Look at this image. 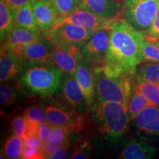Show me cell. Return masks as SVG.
I'll list each match as a JSON object with an SVG mask.
<instances>
[{
	"label": "cell",
	"instance_id": "cell-1",
	"mask_svg": "<svg viewBox=\"0 0 159 159\" xmlns=\"http://www.w3.org/2000/svg\"><path fill=\"white\" fill-rule=\"evenodd\" d=\"M110 40L102 69L107 76H134L142 62V43L147 35L137 30L122 18L115 20L110 28Z\"/></svg>",
	"mask_w": 159,
	"mask_h": 159
},
{
	"label": "cell",
	"instance_id": "cell-2",
	"mask_svg": "<svg viewBox=\"0 0 159 159\" xmlns=\"http://www.w3.org/2000/svg\"><path fill=\"white\" fill-rule=\"evenodd\" d=\"M94 116L100 134L113 142L122 138L130 122L128 105L114 101H99L95 105Z\"/></svg>",
	"mask_w": 159,
	"mask_h": 159
},
{
	"label": "cell",
	"instance_id": "cell-3",
	"mask_svg": "<svg viewBox=\"0 0 159 159\" xmlns=\"http://www.w3.org/2000/svg\"><path fill=\"white\" fill-rule=\"evenodd\" d=\"M63 74L52 64L30 66L20 77V84L32 94L47 97L59 90Z\"/></svg>",
	"mask_w": 159,
	"mask_h": 159
},
{
	"label": "cell",
	"instance_id": "cell-4",
	"mask_svg": "<svg viewBox=\"0 0 159 159\" xmlns=\"http://www.w3.org/2000/svg\"><path fill=\"white\" fill-rule=\"evenodd\" d=\"M95 83V95L99 101H114L128 105L133 92L131 77H111L107 76L102 68L93 69Z\"/></svg>",
	"mask_w": 159,
	"mask_h": 159
},
{
	"label": "cell",
	"instance_id": "cell-5",
	"mask_svg": "<svg viewBox=\"0 0 159 159\" xmlns=\"http://www.w3.org/2000/svg\"><path fill=\"white\" fill-rule=\"evenodd\" d=\"M158 7L159 0H123L122 18L147 35Z\"/></svg>",
	"mask_w": 159,
	"mask_h": 159
},
{
	"label": "cell",
	"instance_id": "cell-6",
	"mask_svg": "<svg viewBox=\"0 0 159 159\" xmlns=\"http://www.w3.org/2000/svg\"><path fill=\"white\" fill-rule=\"evenodd\" d=\"M95 33L80 25L71 23L56 25L44 33L45 39L53 46H77L81 47Z\"/></svg>",
	"mask_w": 159,
	"mask_h": 159
},
{
	"label": "cell",
	"instance_id": "cell-7",
	"mask_svg": "<svg viewBox=\"0 0 159 159\" xmlns=\"http://www.w3.org/2000/svg\"><path fill=\"white\" fill-rule=\"evenodd\" d=\"M47 122L52 126H65L73 133L80 132L85 125L82 115L72 106L61 103H50L44 107Z\"/></svg>",
	"mask_w": 159,
	"mask_h": 159
},
{
	"label": "cell",
	"instance_id": "cell-8",
	"mask_svg": "<svg viewBox=\"0 0 159 159\" xmlns=\"http://www.w3.org/2000/svg\"><path fill=\"white\" fill-rule=\"evenodd\" d=\"M110 32L108 30H98L80 47L83 61L91 69L102 68L108 52Z\"/></svg>",
	"mask_w": 159,
	"mask_h": 159
},
{
	"label": "cell",
	"instance_id": "cell-9",
	"mask_svg": "<svg viewBox=\"0 0 159 159\" xmlns=\"http://www.w3.org/2000/svg\"><path fill=\"white\" fill-rule=\"evenodd\" d=\"M136 136L148 141L159 140V106L150 105L141 111L131 121Z\"/></svg>",
	"mask_w": 159,
	"mask_h": 159
},
{
	"label": "cell",
	"instance_id": "cell-10",
	"mask_svg": "<svg viewBox=\"0 0 159 159\" xmlns=\"http://www.w3.org/2000/svg\"><path fill=\"white\" fill-rule=\"evenodd\" d=\"M43 40L29 44L12 48L10 52L19 57L24 66L52 64L53 45L49 41Z\"/></svg>",
	"mask_w": 159,
	"mask_h": 159
},
{
	"label": "cell",
	"instance_id": "cell-11",
	"mask_svg": "<svg viewBox=\"0 0 159 159\" xmlns=\"http://www.w3.org/2000/svg\"><path fill=\"white\" fill-rule=\"evenodd\" d=\"M52 64L66 76L75 75L77 66L83 57L81 49L77 46H53Z\"/></svg>",
	"mask_w": 159,
	"mask_h": 159
},
{
	"label": "cell",
	"instance_id": "cell-12",
	"mask_svg": "<svg viewBox=\"0 0 159 159\" xmlns=\"http://www.w3.org/2000/svg\"><path fill=\"white\" fill-rule=\"evenodd\" d=\"M115 20L99 16L91 12L78 8L65 17H60L56 25L71 23L80 25L95 32L101 30H108Z\"/></svg>",
	"mask_w": 159,
	"mask_h": 159
},
{
	"label": "cell",
	"instance_id": "cell-13",
	"mask_svg": "<svg viewBox=\"0 0 159 159\" xmlns=\"http://www.w3.org/2000/svg\"><path fill=\"white\" fill-rule=\"evenodd\" d=\"M79 8L99 16L116 20L122 18L123 2L121 0H79Z\"/></svg>",
	"mask_w": 159,
	"mask_h": 159
},
{
	"label": "cell",
	"instance_id": "cell-14",
	"mask_svg": "<svg viewBox=\"0 0 159 159\" xmlns=\"http://www.w3.org/2000/svg\"><path fill=\"white\" fill-rule=\"evenodd\" d=\"M41 40H42L41 33L14 25L1 41V51H9L14 47H21Z\"/></svg>",
	"mask_w": 159,
	"mask_h": 159
},
{
	"label": "cell",
	"instance_id": "cell-15",
	"mask_svg": "<svg viewBox=\"0 0 159 159\" xmlns=\"http://www.w3.org/2000/svg\"><path fill=\"white\" fill-rule=\"evenodd\" d=\"M32 7L41 33H46L54 27L61 17L50 0L32 3Z\"/></svg>",
	"mask_w": 159,
	"mask_h": 159
},
{
	"label": "cell",
	"instance_id": "cell-16",
	"mask_svg": "<svg viewBox=\"0 0 159 159\" xmlns=\"http://www.w3.org/2000/svg\"><path fill=\"white\" fill-rule=\"evenodd\" d=\"M157 148L150 142L140 139H131L127 141L121 150L119 158L148 159L156 154Z\"/></svg>",
	"mask_w": 159,
	"mask_h": 159
},
{
	"label": "cell",
	"instance_id": "cell-17",
	"mask_svg": "<svg viewBox=\"0 0 159 159\" xmlns=\"http://www.w3.org/2000/svg\"><path fill=\"white\" fill-rule=\"evenodd\" d=\"M62 94L69 105L79 112L84 111L87 103L82 89L74 75L66 76L63 80Z\"/></svg>",
	"mask_w": 159,
	"mask_h": 159
},
{
	"label": "cell",
	"instance_id": "cell-18",
	"mask_svg": "<svg viewBox=\"0 0 159 159\" xmlns=\"http://www.w3.org/2000/svg\"><path fill=\"white\" fill-rule=\"evenodd\" d=\"M74 75L82 89L87 106H91L95 97V83L92 69L85 61H83L77 66Z\"/></svg>",
	"mask_w": 159,
	"mask_h": 159
},
{
	"label": "cell",
	"instance_id": "cell-19",
	"mask_svg": "<svg viewBox=\"0 0 159 159\" xmlns=\"http://www.w3.org/2000/svg\"><path fill=\"white\" fill-rule=\"evenodd\" d=\"M21 59L10 51H1L0 57V80L6 83L19 74L23 68Z\"/></svg>",
	"mask_w": 159,
	"mask_h": 159
},
{
	"label": "cell",
	"instance_id": "cell-20",
	"mask_svg": "<svg viewBox=\"0 0 159 159\" xmlns=\"http://www.w3.org/2000/svg\"><path fill=\"white\" fill-rule=\"evenodd\" d=\"M13 21L15 26L28 29L37 33H41L35 20L31 3L25 5L14 13Z\"/></svg>",
	"mask_w": 159,
	"mask_h": 159
},
{
	"label": "cell",
	"instance_id": "cell-21",
	"mask_svg": "<svg viewBox=\"0 0 159 159\" xmlns=\"http://www.w3.org/2000/svg\"><path fill=\"white\" fill-rule=\"evenodd\" d=\"M136 79L138 82L159 83V62L142 61L137 66Z\"/></svg>",
	"mask_w": 159,
	"mask_h": 159
},
{
	"label": "cell",
	"instance_id": "cell-22",
	"mask_svg": "<svg viewBox=\"0 0 159 159\" xmlns=\"http://www.w3.org/2000/svg\"><path fill=\"white\" fill-rule=\"evenodd\" d=\"M12 128L16 136L25 139L35 135V122H30L24 116H16L12 120Z\"/></svg>",
	"mask_w": 159,
	"mask_h": 159
},
{
	"label": "cell",
	"instance_id": "cell-23",
	"mask_svg": "<svg viewBox=\"0 0 159 159\" xmlns=\"http://www.w3.org/2000/svg\"><path fill=\"white\" fill-rule=\"evenodd\" d=\"M152 105L150 101L140 91L134 89L128 102V111L130 121L134 119L137 114L143 109Z\"/></svg>",
	"mask_w": 159,
	"mask_h": 159
},
{
	"label": "cell",
	"instance_id": "cell-24",
	"mask_svg": "<svg viewBox=\"0 0 159 159\" xmlns=\"http://www.w3.org/2000/svg\"><path fill=\"white\" fill-rule=\"evenodd\" d=\"M24 148V139L16 134L12 135L5 141L3 148L4 153L9 158H21Z\"/></svg>",
	"mask_w": 159,
	"mask_h": 159
},
{
	"label": "cell",
	"instance_id": "cell-25",
	"mask_svg": "<svg viewBox=\"0 0 159 159\" xmlns=\"http://www.w3.org/2000/svg\"><path fill=\"white\" fill-rule=\"evenodd\" d=\"M14 26L13 13L6 5L4 0H0V31L1 41Z\"/></svg>",
	"mask_w": 159,
	"mask_h": 159
},
{
	"label": "cell",
	"instance_id": "cell-26",
	"mask_svg": "<svg viewBox=\"0 0 159 159\" xmlns=\"http://www.w3.org/2000/svg\"><path fill=\"white\" fill-rule=\"evenodd\" d=\"M140 91L152 105L159 106V85L150 82H138L134 87Z\"/></svg>",
	"mask_w": 159,
	"mask_h": 159
},
{
	"label": "cell",
	"instance_id": "cell-27",
	"mask_svg": "<svg viewBox=\"0 0 159 159\" xmlns=\"http://www.w3.org/2000/svg\"><path fill=\"white\" fill-rule=\"evenodd\" d=\"M142 61L159 62V43L158 41L145 39L142 47Z\"/></svg>",
	"mask_w": 159,
	"mask_h": 159
},
{
	"label": "cell",
	"instance_id": "cell-28",
	"mask_svg": "<svg viewBox=\"0 0 159 159\" xmlns=\"http://www.w3.org/2000/svg\"><path fill=\"white\" fill-rule=\"evenodd\" d=\"M61 17H65L79 8V0H50Z\"/></svg>",
	"mask_w": 159,
	"mask_h": 159
},
{
	"label": "cell",
	"instance_id": "cell-29",
	"mask_svg": "<svg viewBox=\"0 0 159 159\" xmlns=\"http://www.w3.org/2000/svg\"><path fill=\"white\" fill-rule=\"evenodd\" d=\"M72 133L71 129L68 127L52 126L49 133L48 140L58 145L63 144L68 142L69 137Z\"/></svg>",
	"mask_w": 159,
	"mask_h": 159
},
{
	"label": "cell",
	"instance_id": "cell-30",
	"mask_svg": "<svg viewBox=\"0 0 159 159\" xmlns=\"http://www.w3.org/2000/svg\"><path fill=\"white\" fill-rule=\"evenodd\" d=\"M19 99L18 91L13 87L2 83L0 86V103L4 107H10L16 104Z\"/></svg>",
	"mask_w": 159,
	"mask_h": 159
},
{
	"label": "cell",
	"instance_id": "cell-31",
	"mask_svg": "<svg viewBox=\"0 0 159 159\" xmlns=\"http://www.w3.org/2000/svg\"><path fill=\"white\" fill-rule=\"evenodd\" d=\"M23 115L29 121L33 122H47L45 109L39 105H30L25 109Z\"/></svg>",
	"mask_w": 159,
	"mask_h": 159
},
{
	"label": "cell",
	"instance_id": "cell-32",
	"mask_svg": "<svg viewBox=\"0 0 159 159\" xmlns=\"http://www.w3.org/2000/svg\"><path fill=\"white\" fill-rule=\"evenodd\" d=\"M91 146L86 141H83L78 143L77 147L70 155L69 158L74 159H84L88 158L90 156Z\"/></svg>",
	"mask_w": 159,
	"mask_h": 159
},
{
	"label": "cell",
	"instance_id": "cell-33",
	"mask_svg": "<svg viewBox=\"0 0 159 159\" xmlns=\"http://www.w3.org/2000/svg\"><path fill=\"white\" fill-rule=\"evenodd\" d=\"M52 125L48 122L35 123V135L39 137L43 142L49 139V133Z\"/></svg>",
	"mask_w": 159,
	"mask_h": 159
},
{
	"label": "cell",
	"instance_id": "cell-34",
	"mask_svg": "<svg viewBox=\"0 0 159 159\" xmlns=\"http://www.w3.org/2000/svg\"><path fill=\"white\" fill-rule=\"evenodd\" d=\"M70 147L69 141L64 144L59 145L52 153L49 155L47 158L50 159H64L68 158V152Z\"/></svg>",
	"mask_w": 159,
	"mask_h": 159
},
{
	"label": "cell",
	"instance_id": "cell-35",
	"mask_svg": "<svg viewBox=\"0 0 159 159\" xmlns=\"http://www.w3.org/2000/svg\"><path fill=\"white\" fill-rule=\"evenodd\" d=\"M21 158L23 159H43L45 158L41 149L33 147L25 146Z\"/></svg>",
	"mask_w": 159,
	"mask_h": 159
},
{
	"label": "cell",
	"instance_id": "cell-36",
	"mask_svg": "<svg viewBox=\"0 0 159 159\" xmlns=\"http://www.w3.org/2000/svg\"><path fill=\"white\" fill-rule=\"evenodd\" d=\"M147 39L150 41L159 40V7L152 25L147 33Z\"/></svg>",
	"mask_w": 159,
	"mask_h": 159
},
{
	"label": "cell",
	"instance_id": "cell-37",
	"mask_svg": "<svg viewBox=\"0 0 159 159\" xmlns=\"http://www.w3.org/2000/svg\"><path fill=\"white\" fill-rule=\"evenodd\" d=\"M4 1L13 14L21 7L30 3V0H4Z\"/></svg>",
	"mask_w": 159,
	"mask_h": 159
},
{
	"label": "cell",
	"instance_id": "cell-38",
	"mask_svg": "<svg viewBox=\"0 0 159 159\" xmlns=\"http://www.w3.org/2000/svg\"><path fill=\"white\" fill-rule=\"evenodd\" d=\"M24 143H25V146L33 147V148L41 149L43 142L39 136L35 135V136H30L28 138L24 139Z\"/></svg>",
	"mask_w": 159,
	"mask_h": 159
},
{
	"label": "cell",
	"instance_id": "cell-39",
	"mask_svg": "<svg viewBox=\"0 0 159 159\" xmlns=\"http://www.w3.org/2000/svg\"><path fill=\"white\" fill-rule=\"evenodd\" d=\"M59 145L57 144H55V143L50 142L49 140L46 141L43 143L42 148H41V150L42 152V153L44 156L45 158H48V156L50 155L52 152L54 151L55 149H56Z\"/></svg>",
	"mask_w": 159,
	"mask_h": 159
},
{
	"label": "cell",
	"instance_id": "cell-40",
	"mask_svg": "<svg viewBox=\"0 0 159 159\" xmlns=\"http://www.w3.org/2000/svg\"><path fill=\"white\" fill-rule=\"evenodd\" d=\"M30 3H34L36 2H40V1H49V0H30Z\"/></svg>",
	"mask_w": 159,
	"mask_h": 159
},
{
	"label": "cell",
	"instance_id": "cell-41",
	"mask_svg": "<svg viewBox=\"0 0 159 159\" xmlns=\"http://www.w3.org/2000/svg\"><path fill=\"white\" fill-rule=\"evenodd\" d=\"M156 41H158V43H159V40H156Z\"/></svg>",
	"mask_w": 159,
	"mask_h": 159
},
{
	"label": "cell",
	"instance_id": "cell-42",
	"mask_svg": "<svg viewBox=\"0 0 159 159\" xmlns=\"http://www.w3.org/2000/svg\"><path fill=\"white\" fill-rule=\"evenodd\" d=\"M121 1H122V2H123V0H121Z\"/></svg>",
	"mask_w": 159,
	"mask_h": 159
},
{
	"label": "cell",
	"instance_id": "cell-43",
	"mask_svg": "<svg viewBox=\"0 0 159 159\" xmlns=\"http://www.w3.org/2000/svg\"><path fill=\"white\" fill-rule=\"evenodd\" d=\"M158 85H159V83H158Z\"/></svg>",
	"mask_w": 159,
	"mask_h": 159
}]
</instances>
